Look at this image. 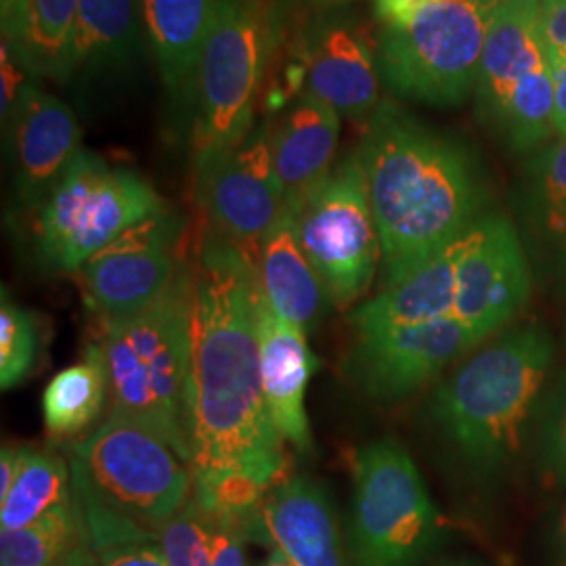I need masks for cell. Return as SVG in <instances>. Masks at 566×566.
Masks as SVG:
<instances>
[{
    "label": "cell",
    "mask_w": 566,
    "mask_h": 566,
    "mask_svg": "<svg viewBox=\"0 0 566 566\" xmlns=\"http://www.w3.org/2000/svg\"><path fill=\"white\" fill-rule=\"evenodd\" d=\"M256 256L221 231L196 261L187 441L196 493L214 512L252 521L282 483L283 437L264 401Z\"/></svg>",
    "instance_id": "cell-1"
},
{
    "label": "cell",
    "mask_w": 566,
    "mask_h": 566,
    "mask_svg": "<svg viewBox=\"0 0 566 566\" xmlns=\"http://www.w3.org/2000/svg\"><path fill=\"white\" fill-rule=\"evenodd\" d=\"M359 160L382 243L385 287L485 217V185L464 147L392 105L369 118Z\"/></svg>",
    "instance_id": "cell-2"
},
{
    "label": "cell",
    "mask_w": 566,
    "mask_h": 566,
    "mask_svg": "<svg viewBox=\"0 0 566 566\" xmlns=\"http://www.w3.org/2000/svg\"><path fill=\"white\" fill-rule=\"evenodd\" d=\"M556 359L542 324L502 332L439 382L430 413L449 447L476 476L512 464L535 426Z\"/></svg>",
    "instance_id": "cell-3"
},
{
    "label": "cell",
    "mask_w": 566,
    "mask_h": 566,
    "mask_svg": "<svg viewBox=\"0 0 566 566\" xmlns=\"http://www.w3.org/2000/svg\"><path fill=\"white\" fill-rule=\"evenodd\" d=\"M74 502L95 554L105 547L158 542L160 526L191 497L189 464L135 422L107 416L72 446Z\"/></svg>",
    "instance_id": "cell-4"
},
{
    "label": "cell",
    "mask_w": 566,
    "mask_h": 566,
    "mask_svg": "<svg viewBox=\"0 0 566 566\" xmlns=\"http://www.w3.org/2000/svg\"><path fill=\"white\" fill-rule=\"evenodd\" d=\"M196 303V263L185 261L163 294L128 317L103 322L99 346L109 380L107 416L135 422L191 468L187 376Z\"/></svg>",
    "instance_id": "cell-5"
},
{
    "label": "cell",
    "mask_w": 566,
    "mask_h": 566,
    "mask_svg": "<svg viewBox=\"0 0 566 566\" xmlns=\"http://www.w3.org/2000/svg\"><path fill=\"white\" fill-rule=\"evenodd\" d=\"M500 0H428L388 21L378 67L399 95L428 105H458L479 81L486 32Z\"/></svg>",
    "instance_id": "cell-6"
},
{
    "label": "cell",
    "mask_w": 566,
    "mask_h": 566,
    "mask_svg": "<svg viewBox=\"0 0 566 566\" xmlns=\"http://www.w3.org/2000/svg\"><path fill=\"white\" fill-rule=\"evenodd\" d=\"M443 537L446 518L409 451L395 439L361 447L353 465V566L420 565Z\"/></svg>",
    "instance_id": "cell-7"
},
{
    "label": "cell",
    "mask_w": 566,
    "mask_h": 566,
    "mask_svg": "<svg viewBox=\"0 0 566 566\" xmlns=\"http://www.w3.org/2000/svg\"><path fill=\"white\" fill-rule=\"evenodd\" d=\"M269 51L264 0H223L193 84V166L231 151L254 130V103Z\"/></svg>",
    "instance_id": "cell-8"
},
{
    "label": "cell",
    "mask_w": 566,
    "mask_h": 566,
    "mask_svg": "<svg viewBox=\"0 0 566 566\" xmlns=\"http://www.w3.org/2000/svg\"><path fill=\"white\" fill-rule=\"evenodd\" d=\"M164 210L142 175L81 149L41 208L39 250L57 271L78 273L105 245Z\"/></svg>",
    "instance_id": "cell-9"
},
{
    "label": "cell",
    "mask_w": 566,
    "mask_h": 566,
    "mask_svg": "<svg viewBox=\"0 0 566 566\" xmlns=\"http://www.w3.org/2000/svg\"><path fill=\"white\" fill-rule=\"evenodd\" d=\"M486 116L516 151L554 135V76L539 32V0H500L476 81Z\"/></svg>",
    "instance_id": "cell-10"
},
{
    "label": "cell",
    "mask_w": 566,
    "mask_h": 566,
    "mask_svg": "<svg viewBox=\"0 0 566 566\" xmlns=\"http://www.w3.org/2000/svg\"><path fill=\"white\" fill-rule=\"evenodd\" d=\"M296 238L336 306L357 303L376 280L382 243L359 154L294 203Z\"/></svg>",
    "instance_id": "cell-11"
},
{
    "label": "cell",
    "mask_w": 566,
    "mask_h": 566,
    "mask_svg": "<svg viewBox=\"0 0 566 566\" xmlns=\"http://www.w3.org/2000/svg\"><path fill=\"white\" fill-rule=\"evenodd\" d=\"M182 221L166 210L130 227L78 271L84 303L99 322L139 313L175 280L181 256Z\"/></svg>",
    "instance_id": "cell-12"
},
{
    "label": "cell",
    "mask_w": 566,
    "mask_h": 566,
    "mask_svg": "<svg viewBox=\"0 0 566 566\" xmlns=\"http://www.w3.org/2000/svg\"><path fill=\"white\" fill-rule=\"evenodd\" d=\"M531 298V266L514 224L485 214L464 238L453 317L483 343L514 324Z\"/></svg>",
    "instance_id": "cell-13"
},
{
    "label": "cell",
    "mask_w": 566,
    "mask_h": 566,
    "mask_svg": "<svg viewBox=\"0 0 566 566\" xmlns=\"http://www.w3.org/2000/svg\"><path fill=\"white\" fill-rule=\"evenodd\" d=\"M198 198L229 240L256 256L290 203L273 166L269 126L254 128L240 145L196 170Z\"/></svg>",
    "instance_id": "cell-14"
},
{
    "label": "cell",
    "mask_w": 566,
    "mask_h": 566,
    "mask_svg": "<svg viewBox=\"0 0 566 566\" xmlns=\"http://www.w3.org/2000/svg\"><path fill=\"white\" fill-rule=\"evenodd\" d=\"M483 340L455 317L434 324L357 336L346 371L376 401H399L422 390Z\"/></svg>",
    "instance_id": "cell-15"
},
{
    "label": "cell",
    "mask_w": 566,
    "mask_h": 566,
    "mask_svg": "<svg viewBox=\"0 0 566 566\" xmlns=\"http://www.w3.org/2000/svg\"><path fill=\"white\" fill-rule=\"evenodd\" d=\"M15 189L25 208L41 210L81 154V126L67 103L30 84L9 124Z\"/></svg>",
    "instance_id": "cell-16"
},
{
    "label": "cell",
    "mask_w": 566,
    "mask_h": 566,
    "mask_svg": "<svg viewBox=\"0 0 566 566\" xmlns=\"http://www.w3.org/2000/svg\"><path fill=\"white\" fill-rule=\"evenodd\" d=\"M304 93L332 105L348 120L378 109L380 67L364 34L346 21H325L304 44Z\"/></svg>",
    "instance_id": "cell-17"
},
{
    "label": "cell",
    "mask_w": 566,
    "mask_h": 566,
    "mask_svg": "<svg viewBox=\"0 0 566 566\" xmlns=\"http://www.w3.org/2000/svg\"><path fill=\"white\" fill-rule=\"evenodd\" d=\"M256 537L271 539L298 566H344L343 539L332 497L311 476H290L264 495Z\"/></svg>",
    "instance_id": "cell-18"
},
{
    "label": "cell",
    "mask_w": 566,
    "mask_h": 566,
    "mask_svg": "<svg viewBox=\"0 0 566 566\" xmlns=\"http://www.w3.org/2000/svg\"><path fill=\"white\" fill-rule=\"evenodd\" d=\"M259 344L264 401L273 424L301 455L313 453V437L304 411L306 386L315 369V359L306 344V332L285 322L259 290Z\"/></svg>",
    "instance_id": "cell-19"
},
{
    "label": "cell",
    "mask_w": 566,
    "mask_h": 566,
    "mask_svg": "<svg viewBox=\"0 0 566 566\" xmlns=\"http://www.w3.org/2000/svg\"><path fill=\"white\" fill-rule=\"evenodd\" d=\"M460 250L462 238L413 269L401 282L386 285L376 298L359 304L348 319L357 336L434 324L453 317Z\"/></svg>",
    "instance_id": "cell-20"
},
{
    "label": "cell",
    "mask_w": 566,
    "mask_h": 566,
    "mask_svg": "<svg viewBox=\"0 0 566 566\" xmlns=\"http://www.w3.org/2000/svg\"><path fill=\"white\" fill-rule=\"evenodd\" d=\"M340 118L332 105L303 93L269 128L273 166L290 206L301 202L329 175L340 139Z\"/></svg>",
    "instance_id": "cell-21"
},
{
    "label": "cell",
    "mask_w": 566,
    "mask_h": 566,
    "mask_svg": "<svg viewBox=\"0 0 566 566\" xmlns=\"http://www.w3.org/2000/svg\"><path fill=\"white\" fill-rule=\"evenodd\" d=\"M223 0H143V30L177 102L193 95L203 46Z\"/></svg>",
    "instance_id": "cell-22"
},
{
    "label": "cell",
    "mask_w": 566,
    "mask_h": 566,
    "mask_svg": "<svg viewBox=\"0 0 566 566\" xmlns=\"http://www.w3.org/2000/svg\"><path fill=\"white\" fill-rule=\"evenodd\" d=\"M256 269L271 308L306 334L313 332L324 319L332 298L298 243L294 206L287 208L282 221L259 245Z\"/></svg>",
    "instance_id": "cell-23"
},
{
    "label": "cell",
    "mask_w": 566,
    "mask_h": 566,
    "mask_svg": "<svg viewBox=\"0 0 566 566\" xmlns=\"http://www.w3.org/2000/svg\"><path fill=\"white\" fill-rule=\"evenodd\" d=\"M81 0H21L9 36H2L34 76L67 78Z\"/></svg>",
    "instance_id": "cell-24"
},
{
    "label": "cell",
    "mask_w": 566,
    "mask_h": 566,
    "mask_svg": "<svg viewBox=\"0 0 566 566\" xmlns=\"http://www.w3.org/2000/svg\"><path fill=\"white\" fill-rule=\"evenodd\" d=\"M143 30V0H81L72 42V74L130 60Z\"/></svg>",
    "instance_id": "cell-25"
},
{
    "label": "cell",
    "mask_w": 566,
    "mask_h": 566,
    "mask_svg": "<svg viewBox=\"0 0 566 566\" xmlns=\"http://www.w3.org/2000/svg\"><path fill=\"white\" fill-rule=\"evenodd\" d=\"M109 380L102 346L88 344L78 364L61 369L42 395L44 426L51 437H76L102 416Z\"/></svg>",
    "instance_id": "cell-26"
},
{
    "label": "cell",
    "mask_w": 566,
    "mask_h": 566,
    "mask_svg": "<svg viewBox=\"0 0 566 566\" xmlns=\"http://www.w3.org/2000/svg\"><path fill=\"white\" fill-rule=\"evenodd\" d=\"M93 560L95 549L76 502L34 525L0 531V566H91Z\"/></svg>",
    "instance_id": "cell-27"
},
{
    "label": "cell",
    "mask_w": 566,
    "mask_h": 566,
    "mask_svg": "<svg viewBox=\"0 0 566 566\" xmlns=\"http://www.w3.org/2000/svg\"><path fill=\"white\" fill-rule=\"evenodd\" d=\"M70 506H74L70 462L53 451L30 449L20 476L0 500V531L34 525Z\"/></svg>",
    "instance_id": "cell-28"
},
{
    "label": "cell",
    "mask_w": 566,
    "mask_h": 566,
    "mask_svg": "<svg viewBox=\"0 0 566 566\" xmlns=\"http://www.w3.org/2000/svg\"><path fill=\"white\" fill-rule=\"evenodd\" d=\"M526 221L537 242L566 273V139H558L528 166Z\"/></svg>",
    "instance_id": "cell-29"
},
{
    "label": "cell",
    "mask_w": 566,
    "mask_h": 566,
    "mask_svg": "<svg viewBox=\"0 0 566 566\" xmlns=\"http://www.w3.org/2000/svg\"><path fill=\"white\" fill-rule=\"evenodd\" d=\"M217 526L219 514L206 506L193 489L185 506L158 531L168 566H210Z\"/></svg>",
    "instance_id": "cell-30"
},
{
    "label": "cell",
    "mask_w": 566,
    "mask_h": 566,
    "mask_svg": "<svg viewBox=\"0 0 566 566\" xmlns=\"http://www.w3.org/2000/svg\"><path fill=\"white\" fill-rule=\"evenodd\" d=\"M41 348V319L36 313L13 303L2 287L0 301V386L21 385L34 369Z\"/></svg>",
    "instance_id": "cell-31"
},
{
    "label": "cell",
    "mask_w": 566,
    "mask_h": 566,
    "mask_svg": "<svg viewBox=\"0 0 566 566\" xmlns=\"http://www.w3.org/2000/svg\"><path fill=\"white\" fill-rule=\"evenodd\" d=\"M533 455L542 483L566 489V369L547 386L533 426Z\"/></svg>",
    "instance_id": "cell-32"
},
{
    "label": "cell",
    "mask_w": 566,
    "mask_h": 566,
    "mask_svg": "<svg viewBox=\"0 0 566 566\" xmlns=\"http://www.w3.org/2000/svg\"><path fill=\"white\" fill-rule=\"evenodd\" d=\"M32 72L25 67V63L18 57V53L2 42L0 51V116H2V128H7V122L11 124L21 99L32 82L28 81Z\"/></svg>",
    "instance_id": "cell-33"
},
{
    "label": "cell",
    "mask_w": 566,
    "mask_h": 566,
    "mask_svg": "<svg viewBox=\"0 0 566 566\" xmlns=\"http://www.w3.org/2000/svg\"><path fill=\"white\" fill-rule=\"evenodd\" d=\"M219 514V526L214 535V546L210 566H248L245 542L250 539L248 523L233 514Z\"/></svg>",
    "instance_id": "cell-34"
},
{
    "label": "cell",
    "mask_w": 566,
    "mask_h": 566,
    "mask_svg": "<svg viewBox=\"0 0 566 566\" xmlns=\"http://www.w3.org/2000/svg\"><path fill=\"white\" fill-rule=\"evenodd\" d=\"M91 566H168V563L158 542H133L99 549Z\"/></svg>",
    "instance_id": "cell-35"
},
{
    "label": "cell",
    "mask_w": 566,
    "mask_h": 566,
    "mask_svg": "<svg viewBox=\"0 0 566 566\" xmlns=\"http://www.w3.org/2000/svg\"><path fill=\"white\" fill-rule=\"evenodd\" d=\"M539 32L549 53L566 57V0H539Z\"/></svg>",
    "instance_id": "cell-36"
},
{
    "label": "cell",
    "mask_w": 566,
    "mask_h": 566,
    "mask_svg": "<svg viewBox=\"0 0 566 566\" xmlns=\"http://www.w3.org/2000/svg\"><path fill=\"white\" fill-rule=\"evenodd\" d=\"M547 57L554 76V135L566 139V57L549 51Z\"/></svg>",
    "instance_id": "cell-37"
},
{
    "label": "cell",
    "mask_w": 566,
    "mask_h": 566,
    "mask_svg": "<svg viewBox=\"0 0 566 566\" xmlns=\"http://www.w3.org/2000/svg\"><path fill=\"white\" fill-rule=\"evenodd\" d=\"M28 451H30V447L13 446V443L2 446V451H0V500L11 491L15 479L20 476Z\"/></svg>",
    "instance_id": "cell-38"
},
{
    "label": "cell",
    "mask_w": 566,
    "mask_h": 566,
    "mask_svg": "<svg viewBox=\"0 0 566 566\" xmlns=\"http://www.w3.org/2000/svg\"><path fill=\"white\" fill-rule=\"evenodd\" d=\"M428 0H374L376 15L382 23L403 20L411 11L422 7Z\"/></svg>",
    "instance_id": "cell-39"
},
{
    "label": "cell",
    "mask_w": 566,
    "mask_h": 566,
    "mask_svg": "<svg viewBox=\"0 0 566 566\" xmlns=\"http://www.w3.org/2000/svg\"><path fill=\"white\" fill-rule=\"evenodd\" d=\"M552 556L554 565L566 566V504L560 507L552 526Z\"/></svg>",
    "instance_id": "cell-40"
},
{
    "label": "cell",
    "mask_w": 566,
    "mask_h": 566,
    "mask_svg": "<svg viewBox=\"0 0 566 566\" xmlns=\"http://www.w3.org/2000/svg\"><path fill=\"white\" fill-rule=\"evenodd\" d=\"M21 0H0V28H2V36H9L18 13H20Z\"/></svg>",
    "instance_id": "cell-41"
},
{
    "label": "cell",
    "mask_w": 566,
    "mask_h": 566,
    "mask_svg": "<svg viewBox=\"0 0 566 566\" xmlns=\"http://www.w3.org/2000/svg\"><path fill=\"white\" fill-rule=\"evenodd\" d=\"M263 566H298L294 565L285 554H283L280 547H273L271 552H269V556H266V560H264Z\"/></svg>",
    "instance_id": "cell-42"
},
{
    "label": "cell",
    "mask_w": 566,
    "mask_h": 566,
    "mask_svg": "<svg viewBox=\"0 0 566 566\" xmlns=\"http://www.w3.org/2000/svg\"><path fill=\"white\" fill-rule=\"evenodd\" d=\"M304 4L313 7V9H322V11H329V9H338L344 7L348 2H355V0H303Z\"/></svg>",
    "instance_id": "cell-43"
},
{
    "label": "cell",
    "mask_w": 566,
    "mask_h": 566,
    "mask_svg": "<svg viewBox=\"0 0 566 566\" xmlns=\"http://www.w3.org/2000/svg\"><path fill=\"white\" fill-rule=\"evenodd\" d=\"M441 566H481V565H476V563H449V565H441Z\"/></svg>",
    "instance_id": "cell-44"
},
{
    "label": "cell",
    "mask_w": 566,
    "mask_h": 566,
    "mask_svg": "<svg viewBox=\"0 0 566 566\" xmlns=\"http://www.w3.org/2000/svg\"><path fill=\"white\" fill-rule=\"evenodd\" d=\"M565 336H566V329H565Z\"/></svg>",
    "instance_id": "cell-45"
}]
</instances>
